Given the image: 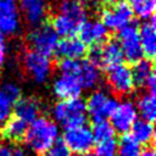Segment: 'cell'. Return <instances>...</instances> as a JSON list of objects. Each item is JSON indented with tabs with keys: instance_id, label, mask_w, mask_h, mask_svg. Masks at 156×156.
Listing matches in <instances>:
<instances>
[{
	"instance_id": "6da1fadb",
	"label": "cell",
	"mask_w": 156,
	"mask_h": 156,
	"mask_svg": "<svg viewBox=\"0 0 156 156\" xmlns=\"http://www.w3.org/2000/svg\"><path fill=\"white\" fill-rule=\"evenodd\" d=\"M57 139L58 127L56 122L45 116H39L29 123L23 138L27 147L40 156H44Z\"/></svg>"
},
{
	"instance_id": "7a4b0ae2",
	"label": "cell",
	"mask_w": 156,
	"mask_h": 156,
	"mask_svg": "<svg viewBox=\"0 0 156 156\" xmlns=\"http://www.w3.org/2000/svg\"><path fill=\"white\" fill-rule=\"evenodd\" d=\"M51 113L54 122H57L65 128L85 124L88 118L85 101L80 96L57 101L54 105Z\"/></svg>"
},
{
	"instance_id": "3957f363",
	"label": "cell",
	"mask_w": 156,
	"mask_h": 156,
	"mask_svg": "<svg viewBox=\"0 0 156 156\" xmlns=\"http://www.w3.org/2000/svg\"><path fill=\"white\" fill-rule=\"evenodd\" d=\"M24 73L37 84H45L52 73V62L50 57L34 50H26L21 60Z\"/></svg>"
},
{
	"instance_id": "277c9868",
	"label": "cell",
	"mask_w": 156,
	"mask_h": 156,
	"mask_svg": "<svg viewBox=\"0 0 156 156\" xmlns=\"http://www.w3.org/2000/svg\"><path fill=\"white\" fill-rule=\"evenodd\" d=\"M27 43L30 50H34L44 56H52L58 44V35L50 23H41L33 27L27 35Z\"/></svg>"
},
{
	"instance_id": "5b68a950",
	"label": "cell",
	"mask_w": 156,
	"mask_h": 156,
	"mask_svg": "<svg viewBox=\"0 0 156 156\" xmlns=\"http://www.w3.org/2000/svg\"><path fill=\"white\" fill-rule=\"evenodd\" d=\"M91 63L99 68H111L123 62V54L117 40H106L100 45H94L89 52Z\"/></svg>"
},
{
	"instance_id": "8992f818",
	"label": "cell",
	"mask_w": 156,
	"mask_h": 156,
	"mask_svg": "<svg viewBox=\"0 0 156 156\" xmlns=\"http://www.w3.org/2000/svg\"><path fill=\"white\" fill-rule=\"evenodd\" d=\"M134 13L127 1H121L115 5H106L101 10V22L108 29L118 32L122 28L132 24Z\"/></svg>"
},
{
	"instance_id": "52a82bcc",
	"label": "cell",
	"mask_w": 156,
	"mask_h": 156,
	"mask_svg": "<svg viewBox=\"0 0 156 156\" xmlns=\"http://www.w3.org/2000/svg\"><path fill=\"white\" fill-rule=\"evenodd\" d=\"M118 101L104 90H94L85 101L87 113L95 121L107 119L115 111Z\"/></svg>"
},
{
	"instance_id": "ba28073f",
	"label": "cell",
	"mask_w": 156,
	"mask_h": 156,
	"mask_svg": "<svg viewBox=\"0 0 156 156\" xmlns=\"http://www.w3.org/2000/svg\"><path fill=\"white\" fill-rule=\"evenodd\" d=\"M117 43L122 50L123 58H126L128 62L134 63L144 57L139 40V30L136 26L129 24L118 30Z\"/></svg>"
},
{
	"instance_id": "9c48e42d",
	"label": "cell",
	"mask_w": 156,
	"mask_h": 156,
	"mask_svg": "<svg viewBox=\"0 0 156 156\" xmlns=\"http://www.w3.org/2000/svg\"><path fill=\"white\" fill-rule=\"evenodd\" d=\"M62 141L71 150V152L76 154L90 151L95 143L91 129L85 124L66 128L62 136Z\"/></svg>"
},
{
	"instance_id": "30bf717a",
	"label": "cell",
	"mask_w": 156,
	"mask_h": 156,
	"mask_svg": "<svg viewBox=\"0 0 156 156\" xmlns=\"http://www.w3.org/2000/svg\"><path fill=\"white\" fill-rule=\"evenodd\" d=\"M21 29L18 0H0V34L12 37Z\"/></svg>"
},
{
	"instance_id": "8fae6325",
	"label": "cell",
	"mask_w": 156,
	"mask_h": 156,
	"mask_svg": "<svg viewBox=\"0 0 156 156\" xmlns=\"http://www.w3.org/2000/svg\"><path fill=\"white\" fill-rule=\"evenodd\" d=\"M106 82L116 95L130 94L135 87L130 68L123 63L107 68Z\"/></svg>"
},
{
	"instance_id": "7c38bea8",
	"label": "cell",
	"mask_w": 156,
	"mask_h": 156,
	"mask_svg": "<svg viewBox=\"0 0 156 156\" xmlns=\"http://www.w3.org/2000/svg\"><path fill=\"white\" fill-rule=\"evenodd\" d=\"M110 118H111L110 123L115 129V132L121 134H127L134 121L138 118L135 104H133L129 100L118 102Z\"/></svg>"
},
{
	"instance_id": "4fadbf2b",
	"label": "cell",
	"mask_w": 156,
	"mask_h": 156,
	"mask_svg": "<svg viewBox=\"0 0 156 156\" xmlns=\"http://www.w3.org/2000/svg\"><path fill=\"white\" fill-rule=\"evenodd\" d=\"M18 6L20 13L29 26L35 27L45 22L49 12L48 0H18Z\"/></svg>"
},
{
	"instance_id": "5bb4252c",
	"label": "cell",
	"mask_w": 156,
	"mask_h": 156,
	"mask_svg": "<svg viewBox=\"0 0 156 156\" xmlns=\"http://www.w3.org/2000/svg\"><path fill=\"white\" fill-rule=\"evenodd\" d=\"M108 29L102 24L99 20H87L82 27L79 28L78 33L79 39L88 46V45H100L105 43L108 38Z\"/></svg>"
},
{
	"instance_id": "9a60e30c",
	"label": "cell",
	"mask_w": 156,
	"mask_h": 156,
	"mask_svg": "<svg viewBox=\"0 0 156 156\" xmlns=\"http://www.w3.org/2000/svg\"><path fill=\"white\" fill-rule=\"evenodd\" d=\"M82 85L76 76L72 74H63L60 76L52 83V91L60 100H68L79 98L82 94Z\"/></svg>"
},
{
	"instance_id": "2e32d148",
	"label": "cell",
	"mask_w": 156,
	"mask_h": 156,
	"mask_svg": "<svg viewBox=\"0 0 156 156\" xmlns=\"http://www.w3.org/2000/svg\"><path fill=\"white\" fill-rule=\"evenodd\" d=\"M88 52V46L76 35L66 37L62 40H58L55 54H57L61 58L69 60H80Z\"/></svg>"
},
{
	"instance_id": "e0dca14e",
	"label": "cell",
	"mask_w": 156,
	"mask_h": 156,
	"mask_svg": "<svg viewBox=\"0 0 156 156\" xmlns=\"http://www.w3.org/2000/svg\"><path fill=\"white\" fill-rule=\"evenodd\" d=\"M139 30V40L141 45V50L146 58H152L156 54V28H155V17H150L146 20Z\"/></svg>"
},
{
	"instance_id": "ac0fdd59",
	"label": "cell",
	"mask_w": 156,
	"mask_h": 156,
	"mask_svg": "<svg viewBox=\"0 0 156 156\" xmlns=\"http://www.w3.org/2000/svg\"><path fill=\"white\" fill-rule=\"evenodd\" d=\"M56 13L65 16L79 28L88 20L87 10L78 0H61L56 7Z\"/></svg>"
},
{
	"instance_id": "d6986e66",
	"label": "cell",
	"mask_w": 156,
	"mask_h": 156,
	"mask_svg": "<svg viewBox=\"0 0 156 156\" xmlns=\"http://www.w3.org/2000/svg\"><path fill=\"white\" fill-rule=\"evenodd\" d=\"M15 117L24 121L26 123H32L37 117L40 116V102L33 96L21 98L12 108Z\"/></svg>"
},
{
	"instance_id": "ffe728a7",
	"label": "cell",
	"mask_w": 156,
	"mask_h": 156,
	"mask_svg": "<svg viewBox=\"0 0 156 156\" xmlns=\"http://www.w3.org/2000/svg\"><path fill=\"white\" fill-rule=\"evenodd\" d=\"M77 78L83 89H95L100 85L102 76L98 66L91 63L89 60H83L80 61Z\"/></svg>"
},
{
	"instance_id": "44dd1931",
	"label": "cell",
	"mask_w": 156,
	"mask_h": 156,
	"mask_svg": "<svg viewBox=\"0 0 156 156\" xmlns=\"http://www.w3.org/2000/svg\"><path fill=\"white\" fill-rule=\"evenodd\" d=\"M130 136L139 144V145H150L154 140V124L152 122H149L143 118H136L134 123L132 124L130 129Z\"/></svg>"
},
{
	"instance_id": "7402d4cb",
	"label": "cell",
	"mask_w": 156,
	"mask_h": 156,
	"mask_svg": "<svg viewBox=\"0 0 156 156\" xmlns=\"http://www.w3.org/2000/svg\"><path fill=\"white\" fill-rule=\"evenodd\" d=\"M28 123L24 121L17 118V117H10L7 122L1 128L2 138L6 139L10 143H17L24 138V134L27 132Z\"/></svg>"
},
{
	"instance_id": "603a6c76",
	"label": "cell",
	"mask_w": 156,
	"mask_h": 156,
	"mask_svg": "<svg viewBox=\"0 0 156 156\" xmlns=\"http://www.w3.org/2000/svg\"><path fill=\"white\" fill-rule=\"evenodd\" d=\"M132 71V77L134 85L145 88L147 80L154 76V65L150 58H141L136 62L133 63Z\"/></svg>"
},
{
	"instance_id": "cb8c5ba5",
	"label": "cell",
	"mask_w": 156,
	"mask_h": 156,
	"mask_svg": "<svg viewBox=\"0 0 156 156\" xmlns=\"http://www.w3.org/2000/svg\"><path fill=\"white\" fill-rule=\"evenodd\" d=\"M136 112L140 115L143 119H146L149 122H154L156 118V99L155 93L146 91L141 94L138 98L136 101Z\"/></svg>"
},
{
	"instance_id": "d4e9b609",
	"label": "cell",
	"mask_w": 156,
	"mask_h": 156,
	"mask_svg": "<svg viewBox=\"0 0 156 156\" xmlns=\"http://www.w3.org/2000/svg\"><path fill=\"white\" fill-rule=\"evenodd\" d=\"M127 2L130 6L133 13L136 15L139 18L149 20L154 16L156 0H128Z\"/></svg>"
},
{
	"instance_id": "484cf974",
	"label": "cell",
	"mask_w": 156,
	"mask_h": 156,
	"mask_svg": "<svg viewBox=\"0 0 156 156\" xmlns=\"http://www.w3.org/2000/svg\"><path fill=\"white\" fill-rule=\"evenodd\" d=\"M117 155L119 156H139L141 152L140 145L127 134H124L117 143Z\"/></svg>"
},
{
	"instance_id": "4316f807",
	"label": "cell",
	"mask_w": 156,
	"mask_h": 156,
	"mask_svg": "<svg viewBox=\"0 0 156 156\" xmlns=\"http://www.w3.org/2000/svg\"><path fill=\"white\" fill-rule=\"evenodd\" d=\"M91 133H93L94 140L98 143V141L112 139L115 136L116 132L107 119H100V121L94 122V126L91 128Z\"/></svg>"
},
{
	"instance_id": "83f0119b",
	"label": "cell",
	"mask_w": 156,
	"mask_h": 156,
	"mask_svg": "<svg viewBox=\"0 0 156 156\" xmlns=\"http://www.w3.org/2000/svg\"><path fill=\"white\" fill-rule=\"evenodd\" d=\"M0 98L15 105L22 98V90L18 84L13 82H5L0 87Z\"/></svg>"
},
{
	"instance_id": "f1b7e54d",
	"label": "cell",
	"mask_w": 156,
	"mask_h": 156,
	"mask_svg": "<svg viewBox=\"0 0 156 156\" xmlns=\"http://www.w3.org/2000/svg\"><path fill=\"white\" fill-rule=\"evenodd\" d=\"M117 141L112 139L98 141L95 146V156H117Z\"/></svg>"
},
{
	"instance_id": "f546056e",
	"label": "cell",
	"mask_w": 156,
	"mask_h": 156,
	"mask_svg": "<svg viewBox=\"0 0 156 156\" xmlns=\"http://www.w3.org/2000/svg\"><path fill=\"white\" fill-rule=\"evenodd\" d=\"M0 156H26V154L15 143L0 141Z\"/></svg>"
},
{
	"instance_id": "4dcf8cb0",
	"label": "cell",
	"mask_w": 156,
	"mask_h": 156,
	"mask_svg": "<svg viewBox=\"0 0 156 156\" xmlns=\"http://www.w3.org/2000/svg\"><path fill=\"white\" fill-rule=\"evenodd\" d=\"M44 156H72V152L62 140L57 139L54 145L44 154Z\"/></svg>"
},
{
	"instance_id": "1f68e13d",
	"label": "cell",
	"mask_w": 156,
	"mask_h": 156,
	"mask_svg": "<svg viewBox=\"0 0 156 156\" xmlns=\"http://www.w3.org/2000/svg\"><path fill=\"white\" fill-rule=\"evenodd\" d=\"M12 108H13L12 104H10L9 101L0 98V130L4 127V124L7 122V119L11 117Z\"/></svg>"
},
{
	"instance_id": "d6a6232c",
	"label": "cell",
	"mask_w": 156,
	"mask_h": 156,
	"mask_svg": "<svg viewBox=\"0 0 156 156\" xmlns=\"http://www.w3.org/2000/svg\"><path fill=\"white\" fill-rule=\"evenodd\" d=\"M6 55H7L6 45H5L4 40H2V38H0V69L2 68V66L6 62Z\"/></svg>"
},
{
	"instance_id": "836d02e7",
	"label": "cell",
	"mask_w": 156,
	"mask_h": 156,
	"mask_svg": "<svg viewBox=\"0 0 156 156\" xmlns=\"http://www.w3.org/2000/svg\"><path fill=\"white\" fill-rule=\"evenodd\" d=\"M139 156H155V151H154V147H146L145 150H143L140 152Z\"/></svg>"
},
{
	"instance_id": "e575fe53",
	"label": "cell",
	"mask_w": 156,
	"mask_h": 156,
	"mask_svg": "<svg viewBox=\"0 0 156 156\" xmlns=\"http://www.w3.org/2000/svg\"><path fill=\"white\" fill-rule=\"evenodd\" d=\"M76 156H95V154L90 152V151H87V152H80V154H77Z\"/></svg>"
},
{
	"instance_id": "d590c367",
	"label": "cell",
	"mask_w": 156,
	"mask_h": 156,
	"mask_svg": "<svg viewBox=\"0 0 156 156\" xmlns=\"http://www.w3.org/2000/svg\"><path fill=\"white\" fill-rule=\"evenodd\" d=\"M107 2V5H115V4H118L121 1H124V0H105Z\"/></svg>"
},
{
	"instance_id": "8d00e7d4",
	"label": "cell",
	"mask_w": 156,
	"mask_h": 156,
	"mask_svg": "<svg viewBox=\"0 0 156 156\" xmlns=\"http://www.w3.org/2000/svg\"><path fill=\"white\" fill-rule=\"evenodd\" d=\"M87 1H102V0H87Z\"/></svg>"
},
{
	"instance_id": "74e56055",
	"label": "cell",
	"mask_w": 156,
	"mask_h": 156,
	"mask_svg": "<svg viewBox=\"0 0 156 156\" xmlns=\"http://www.w3.org/2000/svg\"><path fill=\"white\" fill-rule=\"evenodd\" d=\"M0 38H2V37H1V34H0Z\"/></svg>"
}]
</instances>
